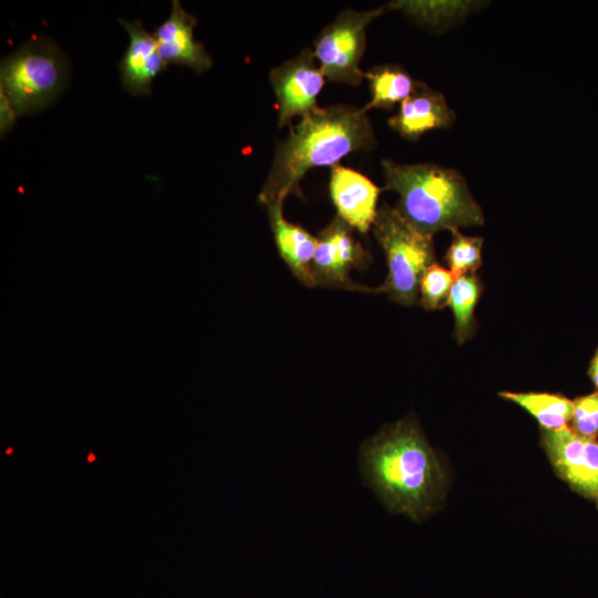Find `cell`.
<instances>
[{
	"mask_svg": "<svg viewBox=\"0 0 598 598\" xmlns=\"http://www.w3.org/2000/svg\"><path fill=\"white\" fill-rule=\"evenodd\" d=\"M575 432L585 437L598 433V393L580 398L574 402Z\"/></svg>",
	"mask_w": 598,
	"mask_h": 598,
	"instance_id": "obj_20",
	"label": "cell"
},
{
	"mask_svg": "<svg viewBox=\"0 0 598 598\" xmlns=\"http://www.w3.org/2000/svg\"><path fill=\"white\" fill-rule=\"evenodd\" d=\"M68 59L47 38L27 41L0 64V90L19 115L42 110L63 91Z\"/></svg>",
	"mask_w": 598,
	"mask_h": 598,
	"instance_id": "obj_4",
	"label": "cell"
},
{
	"mask_svg": "<svg viewBox=\"0 0 598 598\" xmlns=\"http://www.w3.org/2000/svg\"><path fill=\"white\" fill-rule=\"evenodd\" d=\"M377 145L373 128L362 109L346 104L318 107L290 127L278 143L270 169L259 193V202L283 204L300 194V182L311 168L336 166L353 152Z\"/></svg>",
	"mask_w": 598,
	"mask_h": 598,
	"instance_id": "obj_1",
	"label": "cell"
},
{
	"mask_svg": "<svg viewBox=\"0 0 598 598\" xmlns=\"http://www.w3.org/2000/svg\"><path fill=\"white\" fill-rule=\"evenodd\" d=\"M16 109L13 107L7 95L0 90V132L1 136L8 133L16 123L17 116Z\"/></svg>",
	"mask_w": 598,
	"mask_h": 598,
	"instance_id": "obj_21",
	"label": "cell"
},
{
	"mask_svg": "<svg viewBox=\"0 0 598 598\" xmlns=\"http://www.w3.org/2000/svg\"><path fill=\"white\" fill-rule=\"evenodd\" d=\"M372 229L385 254L389 270L380 290L401 305L415 303L422 275L434 262L432 237L416 230L388 204L378 209Z\"/></svg>",
	"mask_w": 598,
	"mask_h": 598,
	"instance_id": "obj_5",
	"label": "cell"
},
{
	"mask_svg": "<svg viewBox=\"0 0 598 598\" xmlns=\"http://www.w3.org/2000/svg\"><path fill=\"white\" fill-rule=\"evenodd\" d=\"M591 378L595 384L598 386V351L591 363Z\"/></svg>",
	"mask_w": 598,
	"mask_h": 598,
	"instance_id": "obj_22",
	"label": "cell"
},
{
	"mask_svg": "<svg viewBox=\"0 0 598 598\" xmlns=\"http://www.w3.org/2000/svg\"><path fill=\"white\" fill-rule=\"evenodd\" d=\"M545 443L560 475L584 494L598 496V443L567 426L547 430Z\"/></svg>",
	"mask_w": 598,
	"mask_h": 598,
	"instance_id": "obj_9",
	"label": "cell"
},
{
	"mask_svg": "<svg viewBox=\"0 0 598 598\" xmlns=\"http://www.w3.org/2000/svg\"><path fill=\"white\" fill-rule=\"evenodd\" d=\"M195 16L186 12L178 0L172 2L169 17L153 32L159 54L169 64L203 73L213 65L204 44L194 38Z\"/></svg>",
	"mask_w": 598,
	"mask_h": 598,
	"instance_id": "obj_11",
	"label": "cell"
},
{
	"mask_svg": "<svg viewBox=\"0 0 598 598\" xmlns=\"http://www.w3.org/2000/svg\"><path fill=\"white\" fill-rule=\"evenodd\" d=\"M352 228L336 216L318 235L312 261L315 285L362 290L349 277L367 262L368 254L354 238Z\"/></svg>",
	"mask_w": 598,
	"mask_h": 598,
	"instance_id": "obj_8",
	"label": "cell"
},
{
	"mask_svg": "<svg viewBox=\"0 0 598 598\" xmlns=\"http://www.w3.org/2000/svg\"><path fill=\"white\" fill-rule=\"evenodd\" d=\"M452 243L446 251V262L455 279L475 272L482 264L483 238L465 236L453 230Z\"/></svg>",
	"mask_w": 598,
	"mask_h": 598,
	"instance_id": "obj_18",
	"label": "cell"
},
{
	"mask_svg": "<svg viewBox=\"0 0 598 598\" xmlns=\"http://www.w3.org/2000/svg\"><path fill=\"white\" fill-rule=\"evenodd\" d=\"M502 396L524 408L547 430L566 426L574 415V402L558 395L504 392Z\"/></svg>",
	"mask_w": 598,
	"mask_h": 598,
	"instance_id": "obj_16",
	"label": "cell"
},
{
	"mask_svg": "<svg viewBox=\"0 0 598 598\" xmlns=\"http://www.w3.org/2000/svg\"><path fill=\"white\" fill-rule=\"evenodd\" d=\"M329 192L339 218L361 234L372 228L381 192L372 181L338 164L331 167Z\"/></svg>",
	"mask_w": 598,
	"mask_h": 598,
	"instance_id": "obj_10",
	"label": "cell"
},
{
	"mask_svg": "<svg viewBox=\"0 0 598 598\" xmlns=\"http://www.w3.org/2000/svg\"><path fill=\"white\" fill-rule=\"evenodd\" d=\"M454 281L455 277L450 270L435 262L430 265L420 280L421 305L427 310L445 307Z\"/></svg>",
	"mask_w": 598,
	"mask_h": 598,
	"instance_id": "obj_19",
	"label": "cell"
},
{
	"mask_svg": "<svg viewBox=\"0 0 598 598\" xmlns=\"http://www.w3.org/2000/svg\"><path fill=\"white\" fill-rule=\"evenodd\" d=\"M481 286L475 276L465 275L455 279L448 296L455 319V337L460 343L472 333L473 313L478 301Z\"/></svg>",
	"mask_w": 598,
	"mask_h": 598,
	"instance_id": "obj_17",
	"label": "cell"
},
{
	"mask_svg": "<svg viewBox=\"0 0 598 598\" xmlns=\"http://www.w3.org/2000/svg\"><path fill=\"white\" fill-rule=\"evenodd\" d=\"M386 7L365 11L346 9L315 40V56L326 79L358 85L364 79L360 62L365 48V30Z\"/></svg>",
	"mask_w": 598,
	"mask_h": 598,
	"instance_id": "obj_6",
	"label": "cell"
},
{
	"mask_svg": "<svg viewBox=\"0 0 598 598\" xmlns=\"http://www.w3.org/2000/svg\"><path fill=\"white\" fill-rule=\"evenodd\" d=\"M359 464L365 483L390 508L415 518L433 507L441 468L412 422H399L367 440Z\"/></svg>",
	"mask_w": 598,
	"mask_h": 598,
	"instance_id": "obj_2",
	"label": "cell"
},
{
	"mask_svg": "<svg viewBox=\"0 0 598 598\" xmlns=\"http://www.w3.org/2000/svg\"><path fill=\"white\" fill-rule=\"evenodd\" d=\"M369 81L371 100L362 107L392 109L403 102L414 90L416 81L401 66L394 64L378 65L364 72Z\"/></svg>",
	"mask_w": 598,
	"mask_h": 598,
	"instance_id": "obj_15",
	"label": "cell"
},
{
	"mask_svg": "<svg viewBox=\"0 0 598 598\" xmlns=\"http://www.w3.org/2000/svg\"><path fill=\"white\" fill-rule=\"evenodd\" d=\"M454 121L455 113L444 95L416 81L413 92L401 102L388 124L402 137L417 140L429 131L450 127Z\"/></svg>",
	"mask_w": 598,
	"mask_h": 598,
	"instance_id": "obj_13",
	"label": "cell"
},
{
	"mask_svg": "<svg viewBox=\"0 0 598 598\" xmlns=\"http://www.w3.org/2000/svg\"><path fill=\"white\" fill-rule=\"evenodd\" d=\"M274 89L278 125L283 127L292 118H302L318 109V96L326 84V76L315 56L313 50L306 48L301 52L270 71Z\"/></svg>",
	"mask_w": 598,
	"mask_h": 598,
	"instance_id": "obj_7",
	"label": "cell"
},
{
	"mask_svg": "<svg viewBox=\"0 0 598 598\" xmlns=\"http://www.w3.org/2000/svg\"><path fill=\"white\" fill-rule=\"evenodd\" d=\"M282 205L267 206L278 252L300 282L308 287L316 286L312 261L318 239L301 226L288 221L283 216Z\"/></svg>",
	"mask_w": 598,
	"mask_h": 598,
	"instance_id": "obj_14",
	"label": "cell"
},
{
	"mask_svg": "<svg viewBox=\"0 0 598 598\" xmlns=\"http://www.w3.org/2000/svg\"><path fill=\"white\" fill-rule=\"evenodd\" d=\"M382 168L384 188L399 195L395 208L420 233L432 237L440 230L484 224L483 212L457 171L391 159H383Z\"/></svg>",
	"mask_w": 598,
	"mask_h": 598,
	"instance_id": "obj_3",
	"label": "cell"
},
{
	"mask_svg": "<svg viewBox=\"0 0 598 598\" xmlns=\"http://www.w3.org/2000/svg\"><path fill=\"white\" fill-rule=\"evenodd\" d=\"M125 28L130 42L118 62L121 82L133 95H148L153 80L167 68L159 54L153 33L147 32L140 20L118 19Z\"/></svg>",
	"mask_w": 598,
	"mask_h": 598,
	"instance_id": "obj_12",
	"label": "cell"
}]
</instances>
